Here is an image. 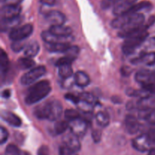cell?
Returning <instances> with one entry per match:
<instances>
[{
    "mask_svg": "<svg viewBox=\"0 0 155 155\" xmlns=\"http://www.w3.org/2000/svg\"><path fill=\"white\" fill-rule=\"evenodd\" d=\"M48 149L46 146H42L38 151V155H48Z\"/></svg>",
    "mask_w": 155,
    "mask_h": 155,
    "instance_id": "7bdbcfd3",
    "label": "cell"
},
{
    "mask_svg": "<svg viewBox=\"0 0 155 155\" xmlns=\"http://www.w3.org/2000/svg\"><path fill=\"white\" fill-rule=\"evenodd\" d=\"M48 102H45L36 106L34 109V115L40 119H48Z\"/></svg>",
    "mask_w": 155,
    "mask_h": 155,
    "instance_id": "cb8c5ba5",
    "label": "cell"
},
{
    "mask_svg": "<svg viewBox=\"0 0 155 155\" xmlns=\"http://www.w3.org/2000/svg\"><path fill=\"white\" fill-rule=\"evenodd\" d=\"M63 143L64 145L75 152L79 151L81 148V144H80V141L79 140V137L71 132L66 134L63 137Z\"/></svg>",
    "mask_w": 155,
    "mask_h": 155,
    "instance_id": "8fae6325",
    "label": "cell"
},
{
    "mask_svg": "<svg viewBox=\"0 0 155 155\" xmlns=\"http://www.w3.org/2000/svg\"><path fill=\"white\" fill-rule=\"evenodd\" d=\"M58 74L64 79L71 78L74 74L71 64H64L58 66Z\"/></svg>",
    "mask_w": 155,
    "mask_h": 155,
    "instance_id": "d4e9b609",
    "label": "cell"
},
{
    "mask_svg": "<svg viewBox=\"0 0 155 155\" xmlns=\"http://www.w3.org/2000/svg\"><path fill=\"white\" fill-rule=\"evenodd\" d=\"M2 3L5 5H20L23 0H1Z\"/></svg>",
    "mask_w": 155,
    "mask_h": 155,
    "instance_id": "b9f144b4",
    "label": "cell"
},
{
    "mask_svg": "<svg viewBox=\"0 0 155 155\" xmlns=\"http://www.w3.org/2000/svg\"><path fill=\"white\" fill-rule=\"evenodd\" d=\"M79 52H80V49H79L77 46H71L69 49L65 52L64 56L71 58V59H72L74 61L77 59V56H78Z\"/></svg>",
    "mask_w": 155,
    "mask_h": 155,
    "instance_id": "f546056e",
    "label": "cell"
},
{
    "mask_svg": "<svg viewBox=\"0 0 155 155\" xmlns=\"http://www.w3.org/2000/svg\"><path fill=\"white\" fill-rule=\"evenodd\" d=\"M18 65L21 69H27L34 66L35 62L31 58L26 56L19 59V60L18 61Z\"/></svg>",
    "mask_w": 155,
    "mask_h": 155,
    "instance_id": "83f0119b",
    "label": "cell"
},
{
    "mask_svg": "<svg viewBox=\"0 0 155 155\" xmlns=\"http://www.w3.org/2000/svg\"><path fill=\"white\" fill-rule=\"evenodd\" d=\"M50 31L61 37H68L72 33V30L70 27L64 25H51Z\"/></svg>",
    "mask_w": 155,
    "mask_h": 155,
    "instance_id": "e0dca14e",
    "label": "cell"
},
{
    "mask_svg": "<svg viewBox=\"0 0 155 155\" xmlns=\"http://www.w3.org/2000/svg\"><path fill=\"white\" fill-rule=\"evenodd\" d=\"M64 116L68 121H71V120L76 119L80 118V112H78L76 109H66L64 112Z\"/></svg>",
    "mask_w": 155,
    "mask_h": 155,
    "instance_id": "4dcf8cb0",
    "label": "cell"
},
{
    "mask_svg": "<svg viewBox=\"0 0 155 155\" xmlns=\"http://www.w3.org/2000/svg\"><path fill=\"white\" fill-rule=\"evenodd\" d=\"M21 7L20 5H5L1 9V19H12L20 16Z\"/></svg>",
    "mask_w": 155,
    "mask_h": 155,
    "instance_id": "9c48e42d",
    "label": "cell"
},
{
    "mask_svg": "<svg viewBox=\"0 0 155 155\" xmlns=\"http://www.w3.org/2000/svg\"><path fill=\"white\" fill-rule=\"evenodd\" d=\"M9 66V60L8 55L3 49H1L0 51V68H1L2 74H4L7 71Z\"/></svg>",
    "mask_w": 155,
    "mask_h": 155,
    "instance_id": "4316f807",
    "label": "cell"
},
{
    "mask_svg": "<svg viewBox=\"0 0 155 155\" xmlns=\"http://www.w3.org/2000/svg\"><path fill=\"white\" fill-rule=\"evenodd\" d=\"M11 92L9 90H5L2 92V97H5V98H8V97H10Z\"/></svg>",
    "mask_w": 155,
    "mask_h": 155,
    "instance_id": "c3c4849f",
    "label": "cell"
},
{
    "mask_svg": "<svg viewBox=\"0 0 155 155\" xmlns=\"http://www.w3.org/2000/svg\"><path fill=\"white\" fill-rule=\"evenodd\" d=\"M143 71H146L147 73L151 74H155V62L151 64L146 65L145 67L142 68Z\"/></svg>",
    "mask_w": 155,
    "mask_h": 155,
    "instance_id": "ab89813d",
    "label": "cell"
},
{
    "mask_svg": "<svg viewBox=\"0 0 155 155\" xmlns=\"http://www.w3.org/2000/svg\"><path fill=\"white\" fill-rule=\"evenodd\" d=\"M153 5L150 2L148 1H142L140 2H136L134 5L132 7L130 12L128 13L135 14L140 13L141 11H149L152 9Z\"/></svg>",
    "mask_w": 155,
    "mask_h": 155,
    "instance_id": "44dd1931",
    "label": "cell"
},
{
    "mask_svg": "<svg viewBox=\"0 0 155 155\" xmlns=\"http://www.w3.org/2000/svg\"><path fill=\"white\" fill-rule=\"evenodd\" d=\"M8 132L4 127L2 126L0 128V143L1 144H4L8 140Z\"/></svg>",
    "mask_w": 155,
    "mask_h": 155,
    "instance_id": "8d00e7d4",
    "label": "cell"
},
{
    "mask_svg": "<svg viewBox=\"0 0 155 155\" xmlns=\"http://www.w3.org/2000/svg\"><path fill=\"white\" fill-rule=\"evenodd\" d=\"M69 128L71 132L75 134L80 138L86 134L87 130V122L84 119L78 118L71 120L69 122Z\"/></svg>",
    "mask_w": 155,
    "mask_h": 155,
    "instance_id": "52a82bcc",
    "label": "cell"
},
{
    "mask_svg": "<svg viewBox=\"0 0 155 155\" xmlns=\"http://www.w3.org/2000/svg\"><path fill=\"white\" fill-rule=\"evenodd\" d=\"M146 43L148 47H154L155 46V37H151L149 40H146Z\"/></svg>",
    "mask_w": 155,
    "mask_h": 155,
    "instance_id": "7dc6e473",
    "label": "cell"
},
{
    "mask_svg": "<svg viewBox=\"0 0 155 155\" xmlns=\"http://www.w3.org/2000/svg\"><path fill=\"white\" fill-rule=\"evenodd\" d=\"M26 43L24 40L13 41L12 43V50L15 52H20L26 47Z\"/></svg>",
    "mask_w": 155,
    "mask_h": 155,
    "instance_id": "d6a6232c",
    "label": "cell"
},
{
    "mask_svg": "<svg viewBox=\"0 0 155 155\" xmlns=\"http://www.w3.org/2000/svg\"><path fill=\"white\" fill-rule=\"evenodd\" d=\"M148 100H149L150 103H151V107H155V92L152 93V94L148 97Z\"/></svg>",
    "mask_w": 155,
    "mask_h": 155,
    "instance_id": "bcb514c9",
    "label": "cell"
},
{
    "mask_svg": "<svg viewBox=\"0 0 155 155\" xmlns=\"http://www.w3.org/2000/svg\"><path fill=\"white\" fill-rule=\"evenodd\" d=\"M138 0H118L113 7V14L115 16L124 15L130 12Z\"/></svg>",
    "mask_w": 155,
    "mask_h": 155,
    "instance_id": "ba28073f",
    "label": "cell"
},
{
    "mask_svg": "<svg viewBox=\"0 0 155 155\" xmlns=\"http://www.w3.org/2000/svg\"><path fill=\"white\" fill-rule=\"evenodd\" d=\"M45 19L52 25H62L66 21V17L59 11L52 10L45 15Z\"/></svg>",
    "mask_w": 155,
    "mask_h": 155,
    "instance_id": "4fadbf2b",
    "label": "cell"
},
{
    "mask_svg": "<svg viewBox=\"0 0 155 155\" xmlns=\"http://www.w3.org/2000/svg\"><path fill=\"white\" fill-rule=\"evenodd\" d=\"M148 26L144 24L143 27L126 38L125 42L123 44L122 50L125 55H131L142 45L148 36Z\"/></svg>",
    "mask_w": 155,
    "mask_h": 155,
    "instance_id": "6da1fadb",
    "label": "cell"
},
{
    "mask_svg": "<svg viewBox=\"0 0 155 155\" xmlns=\"http://www.w3.org/2000/svg\"><path fill=\"white\" fill-rule=\"evenodd\" d=\"M74 81L78 86L81 88H84L89 85L90 83V78L86 74V72L83 71H78L74 74Z\"/></svg>",
    "mask_w": 155,
    "mask_h": 155,
    "instance_id": "ac0fdd59",
    "label": "cell"
},
{
    "mask_svg": "<svg viewBox=\"0 0 155 155\" xmlns=\"http://www.w3.org/2000/svg\"><path fill=\"white\" fill-rule=\"evenodd\" d=\"M62 104L58 100L48 101V119L50 121H56L61 117L62 114Z\"/></svg>",
    "mask_w": 155,
    "mask_h": 155,
    "instance_id": "30bf717a",
    "label": "cell"
},
{
    "mask_svg": "<svg viewBox=\"0 0 155 155\" xmlns=\"http://www.w3.org/2000/svg\"><path fill=\"white\" fill-rule=\"evenodd\" d=\"M51 84L46 80L41 81L34 84L27 91L25 97V103L28 105L34 104L45 98L51 92Z\"/></svg>",
    "mask_w": 155,
    "mask_h": 155,
    "instance_id": "7a4b0ae2",
    "label": "cell"
},
{
    "mask_svg": "<svg viewBox=\"0 0 155 155\" xmlns=\"http://www.w3.org/2000/svg\"><path fill=\"white\" fill-rule=\"evenodd\" d=\"M69 127V123L65 121H58L54 127V132L55 135H61L64 133Z\"/></svg>",
    "mask_w": 155,
    "mask_h": 155,
    "instance_id": "f1b7e54d",
    "label": "cell"
},
{
    "mask_svg": "<svg viewBox=\"0 0 155 155\" xmlns=\"http://www.w3.org/2000/svg\"><path fill=\"white\" fill-rule=\"evenodd\" d=\"M120 71H121V73H122L123 75H125V76L129 75V74L131 73V70H130V68H129V67H126V66L122 67V68H121Z\"/></svg>",
    "mask_w": 155,
    "mask_h": 155,
    "instance_id": "f6af8a7d",
    "label": "cell"
},
{
    "mask_svg": "<svg viewBox=\"0 0 155 155\" xmlns=\"http://www.w3.org/2000/svg\"><path fill=\"white\" fill-rule=\"evenodd\" d=\"M132 144L133 147L138 151L145 152L151 150V147L153 144L148 134L144 133L134 138L132 141Z\"/></svg>",
    "mask_w": 155,
    "mask_h": 155,
    "instance_id": "8992f818",
    "label": "cell"
},
{
    "mask_svg": "<svg viewBox=\"0 0 155 155\" xmlns=\"http://www.w3.org/2000/svg\"><path fill=\"white\" fill-rule=\"evenodd\" d=\"M125 127L126 130L130 135L136 134L140 130V123L139 119L135 115L129 114L125 118Z\"/></svg>",
    "mask_w": 155,
    "mask_h": 155,
    "instance_id": "7c38bea8",
    "label": "cell"
},
{
    "mask_svg": "<svg viewBox=\"0 0 155 155\" xmlns=\"http://www.w3.org/2000/svg\"><path fill=\"white\" fill-rule=\"evenodd\" d=\"M144 22H145V16L143 14H132L129 22L124 27L120 29L118 36L121 38L128 37L129 36L140 30L143 27Z\"/></svg>",
    "mask_w": 155,
    "mask_h": 155,
    "instance_id": "3957f363",
    "label": "cell"
},
{
    "mask_svg": "<svg viewBox=\"0 0 155 155\" xmlns=\"http://www.w3.org/2000/svg\"><path fill=\"white\" fill-rule=\"evenodd\" d=\"M79 96H80V100H84V101L87 102V103H90L92 105H94L95 103V97L91 94H89V93H83V94H81Z\"/></svg>",
    "mask_w": 155,
    "mask_h": 155,
    "instance_id": "836d02e7",
    "label": "cell"
},
{
    "mask_svg": "<svg viewBox=\"0 0 155 155\" xmlns=\"http://www.w3.org/2000/svg\"><path fill=\"white\" fill-rule=\"evenodd\" d=\"M131 15L132 14L130 13H127L120 16H117V18L112 21L111 27L114 29H121L129 22L131 18Z\"/></svg>",
    "mask_w": 155,
    "mask_h": 155,
    "instance_id": "d6986e66",
    "label": "cell"
},
{
    "mask_svg": "<svg viewBox=\"0 0 155 155\" xmlns=\"http://www.w3.org/2000/svg\"><path fill=\"white\" fill-rule=\"evenodd\" d=\"M41 37L45 41L46 43H67V37H61L51 33L50 30L48 31H43L41 33Z\"/></svg>",
    "mask_w": 155,
    "mask_h": 155,
    "instance_id": "2e32d148",
    "label": "cell"
},
{
    "mask_svg": "<svg viewBox=\"0 0 155 155\" xmlns=\"http://www.w3.org/2000/svg\"><path fill=\"white\" fill-rule=\"evenodd\" d=\"M131 62L134 65L138 64H144V65H148L155 62V52L151 53H141L137 57L133 59Z\"/></svg>",
    "mask_w": 155,
    "mask_h": 155,
    "instance_id": "5bb4252c",
    "label": "cell"
},
{
    "mask_svg": "<svg viewBox=\"0 0 155 155\" xmlns=\"http://www.w3.org/2000/svg\"><path fill=\"white\" fill-rule=\"evenodd\" d=\"M33 27L30 24H26L22 26H18L11 30L9 38L12 41L24 40L32 34Z\"/></svg>",
    "mask_w": 155,
    "mask_h": 155,
    "instance_id": "277c9868",
    "label": "cell"
},
{
    "mask_svg": "<svg viewBox=\"0 0 155 155\" xmlns=\"http://www.w3.org/2000/svg\"><path fill=\"white\" fill-rule=\"evenodd\" d=\"M95 119L98 126L101 127H107L110 123V117L107 112L104 111H99L95 115Z\"/></svg>",
    "mask_w": 155,
    "mask_h": 155,
    "instance_id": "484cf974",
    "label": "cell"
},
{
    "mask_svg": "<svg viewBox=\"0 0 155 155\" xmlns=\"http://www.w3.org/2000/svg\"><path fill=\"white\" fill-rule=\"evenodd\" d=\"M1 116L6 122L15 127H19L21 125V120L16 114L9 111H2Z\"/></svg>",
    "mask_w": 155,
    "mask_h": 155,
    "instance_id": "9a60e30c",
    "label": "cell"
},
{
    "mask_svg": "<svg viewBox=\"0 0 155 155\" xmlns=\"http://www.w3.org/2000/svg\"><path fill=\"white\" fill-rule=\"evenodd\" d=\"M39 49H40V46H39V44L38 43V42L33 41V42L30 43L26 46L24 54L27 57H34L39 52Z\"/></svg>",
    "mask_w": 155,
    "mask_h": 155,
    "instance_id": "7402d4cb",
    "label": "cell"
},
{
    "mask_svg": "<svg viewBox=\"0 0 155 155\" xmlns=\"http://www.w3.org/2000/svg\"><path fill=\"white\" fill-rule=\"evenodd\" d=\"M92 136L95 142H99L101 138V131L99 129H93L92 132Z\"/></svg>",
    "mask_w": 155,
    "mask_h": 155,
    "instance_id": "f35d334b",
    "label": "cell"
},
{
    "mask_svg": "<svg viewBox=\"0 0 155 155\" xmlns=\"http://www.w3.org/2000/svg\"><path fill=\"white\" fill-rule=\"evenodd\" d=\"M65 98L71 100V101H72L73 103H76V104H77V103H79V101L80 100V96H76L72 94H67L66 95H65Z\"/></svg>",
    "mask_w": 155,
    "mask_h": 155,
    "instance_id": "60d3db41",
    "label": "cell"
},
{
    "mask_svg": "<svg viewBox=\"0 0 155 155\" xmlns=\"http://www.w3.org/2000/svg\"><path fill=\"white\" fill-rule=\"evenodd\" d=\"M59 154L60 155H77V152L71 150L65 145H61L59 148Z\"/></svg>",
    "mask_w": 155,
    "mask_h": 155,
    "instance_id": "e575fe53",
    "label": "cell"
},
{
    "mask_svg": "<svg viewBox=\"0 0 155 155\" xmlns=\"http://www.w3.org/2000/svg\"><path fill=\"white\" fill-rule=\"evenodd\" d=\"M73 62H74V60H73L72 59H71V58L64 56H63V57L60 58L59 59H58L57 62H55V65H56V66L58 67V66H60V65H64V64H71Z\"/></svg>",
    "mask_w": 155,
    "mask_h": 155,
    "instance_id": "d590c367",
    "label": "cell"
},
{
    "mask_svg": "<svg viewBox=\"0 0 155 155\" xmlns=\"http://www.w3.org/2000/svg\"><path fill=\"white\" fill-rule=\"evenodd\" d=\"M58 0H40L41 2L45 5H54L56 4Z\"/></svg>",
    "mask_w": 155,
    "mask_h": 155,
    "instance_id": "ee69618b",
    "label": "cell"
},
{
    "mask_svg": "<svg viewBox=\"0 0 155 155\" xmlns=\"http://www.w3.org/2000/svg\"><path fill=\"white\" fill-rule=\"evenodd\" d=\"M21 22V17L18 16L17 18H12V19H2L1 20V30L2 31L9 30V29H14L15 27H18V24Z\"/></svg>",
    "mask_w": 155,
    "mask_h": 155,
    "instance_id": "ffe728a7",
    "label": "cell"
},
{
    "mask_svg": "<svg viewBox=\"0 0 155 155\" xmlns=\"http://www.w3.org/2000/svg\"><path fill=\"white\" fill-rule=\"evenodd\" d=\"M46 72V69L43 65L35 67L30 71L23 74L21 78V82L24 85H29L33 84L40 77L43 76Z\"/></svg>",
    "mask_w": 155,
    "mask_h": 155,
    "instance_id": "5b68a950",
    "label": "cell"
},
{
    "mask_svg": "<svg viewBox=\"0 0 155 155\" xmlns=\"http://www.w3.org/2000/svg\"><path fill=\"white\" fill-rule=\"evenodd\" d=\"M5 155H21V150L16 145L10 144L6 147Z\"/></svg>",
    "mask_w": 155,
    "mask_h": 155,
    "instance_id": "1f68e13d",
    "label": "cell"
},
{
    "mask_svg": "<svg viewBox=\"0 0 155 155\" xmlns=\"http://www.w3.org/2000/svg\"><path fill=\"white\" fill-rule=\"evenodd\" d=\"M118 0H102L101 3V7L102 9H107L116 4Z\"/></svg>",
    "mask_w": 155,
    "mask_h": 155,
    "instance_id": "74e56055",
    "label": "cell"
},
{
    "mask_svg": "<svg viewBox=\"0 0 155 155\" xmlns=\"http://www.w3.org/2000/svg\"><path fill=\"white\" fill-rule=\"evenodd\" d=\"M48 44V43H47ZM71 46L68 43H57L47 45V50L50 52L54 53H65Z\"/></svg>",
    "mask_w": 155,
    "mask_h": 155,
    "instance_id": "603a6c76",
    "label": "cell"
}]
</instances>
